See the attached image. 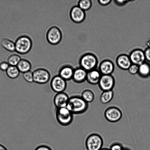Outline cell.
<instances>
[{
  "instance_id": "1",
  "label": "cell",
  "mask_w": 150,
  "mask_h": 150,
  "mask_svg": "<svg viewBox=\"0 0 150 150\" xmlns=\"http://www.w3.org/2000/svg\"><path fill=\"white\" fill-rule=\"evenodd\" d=\"M88 103L80 96L73 95L69 97L66 108L73 114H83L88 110Z\"/></svg>"
},
{
  "instance_id": "2",
  "label": "cell",
  "mask_w": 150,
  "mask_h": 150,
  "mask_svg": "<svg viewBox=\"0 0 150 150\" xmlns=\"http://www.w3.org/2000/svg\"><path fill=\"white\" fill-rule=\"evenodd\" d=\"M104 139L102 135L98 132L89 134L85 140V146L87 150H100L103 147Z\"/></svg>"
},
{
  "instance_id": "3",
  "label": "cell",
  "mask_w": 150,
  "mask_h": 150,
  "mask_svg": "<svg viewBox=\"0 0 150 150\" xmlns=\"http://www.w3.org/2000/svg\"><path fill=\"white\" fill-rule=\"evenodd\" d=\"M80 67L87 71L96 69L98 64V59L94 54L90 52L82 54L79 60Z\"/></svg>"
},
{
  "instance_id": "4",
  "label": "cell",
  "mask_w": 150,
  "mask_h": 150,
  "mask_svg": "<svg viewBox=\"0 0 150 150\" xmlns=\"http://www.w3.org/2000/svg\"><path fill=\"white\" fill-rule=\"evenodd\" d=\"M32 41L30 38L26 35H22L18 37L15 42V51L20 54H25L31 50Z\"/></svg>"
},
{
  "instance_id": "5",
  "label": "cell",
  "mask_w": 150,
  "mask_h": 150,
  "mask_svg": "<svg viewBox=\"0 0 150 150\" xmlns=\"http://www.w3.org/2000/svg\"><path fill=\"white\" fill-rule=\"evenodd\" d=\"M55 116L57 122L63 126L69 125L73 120V114L66 107L56 109Z\"/></svg>"
},
{
  "instance_id": "6",
  "label": "cell",
  "mask_w": 150,
  "mask_h": 150,
  "mask_svg": "<svg viewBox=\"0 0 150 150\" xmlns=\"http://www.w3.org/2000/svg\"><path fill=\"white\" fill-rule=\"evenodd\" d=\"M46 38L47 42L50 44L57 45L62 40V31L58 27L55 26H52L47 32Z\"/></svg>"
},
{
  "instance_id": "7",
  "label": "cell",
  "mask_w": 150,
  "mask_h": 150,
  "mask_svg": "<svg viewBox=\"0 0 150 150\" xmlns=\"http://www.w3.org/2000/svg\"><path fill=\"white\" fill-rule=\"evenodd\" d=\"M122 112L118 108L111 106L107 108L104 112V116L106 119L111 122H115L120 120L122 117Z\"/></svg>"
},
{
  "instance_id": "8",
  "label": "cell",
  "mask_w": 150,
  "mask_h": 150,
  "mask_svg": "<svg viewBox=\"0 0 150 150\" xmlns=\"http://www.w3.org/2000/svg\"><path fill=\"white\" fill-rule=\"evenodd\" d=\"M33 82L39 84H44L48 82L50 78L49 71L45 68H39L33 71Z\"/></svg>"
},
{
  "instance_id": "9",
  "label": "cell",
  "mask_w": 150,
  "mask_h": 150,
  "mask_svg": "<svg viewBox=\"0 0 150 150\" xmlns=\"http://www.w3.org/2000/svg\"><path fill=\"white\" fill-rule=\"evenodd\" d=\"M115 84V80L112 75H102L98 85L102 91L112 90Z\"/></svg>"
},
{
  "instance_id": "10",
  "label": "cell",
  "mask_w": 150,
  "mask_h": 150,
  "mask_svg": "<svg viewBox=\"0 0 150 150\" xmlns=\"http://www.w3.org/2000/svg\"><path fill=\"white\" fill-rule=\"evenodd\" d=\"M52 89L57 93L63 92L67 87V81L58 75L54 76L50 82Z\"/></svg>"
},
{
  "instance_id": "11",
  "label": "cell",
  "mask_w": 150,
  "mask_h": 150,
  "mask_svg": "<svg viewBox=\"0 0 150 150\" xmlns=\"http://www.w3.org/2000/svg\"><path fill=\"white\" fill-rule=\"evenodd\" d=\"M69 16L71 19L74 22L80 23L85 20L86 15L85 11L77 5L73 6L71 8Z\"/></svg>"
},
{
  "instance_id": "12",
  "label": "cell",
  "mask_w": 150,
  "mask_h": 150,
  "mask_svg": "<svg viewBox=\"0 0 150 150\" xmlns=\"http://www.w3.org/2000/svg\"><path fill=\"white\" fill-rule=\"evenodd\" d=\"M132 64L139 66L145 62L146 58L144 51L136 49L132 51L129 55Z\"/></svg>"
},
{
  "instance_id": "13",
  "label": "cell",
  "mask_w": 150,
  "mask_h": 150,
  "mask_svg": "<svg viewBox=\"0 0 150 150\" xmlns=\"http://www.w3.org/2000/svg\"><path fill=\"white\" fill-rule=\"evenodd\" d=\"M69 97L64 92L57 93L54 96L53 102L56 109L66 107Z\"/></svg>"
},
{
  "instance_id": "14",
  "label": "cell",
  "mask_w": 150,
  "mask_h": 150,
  "mask_svg": "<svg viewBox=\"0 0 150 150\" xmlns=\"http://www.w3.org/2000/svg\"><path fill=\"white\" fill-rule=\"evenodd\" d=\"M115 69V65L113 62L108 59L103 60L100 63L98 70L102 75L112 74Z\"/></svg>"
},
{
  "instance_id": "15",
  "label": "cell",
  "mask_w": 150,
  "mask_h": 150,
  "mask_svg": "<svg viewBox=\"0 0 150 150\" xmlns=\"http://www.w3.org/2000/svg\"><path fill=\"white\" fill-rule=\"evenodd\" d=\"M74 69L71 66L66 64L59 69L58 75L66 81L72 79Z\"/></svg>"
},
{
  "instance_id": "16",
  "label": "cell",
  "mask_w": 150,
  "mask_h": 150,
  "mask_svg": "<svg viewBox=\"0 0 150 150\" xmlns=\"http://www.w3.org/2000/svg\"><path fill=\"white\" fill-rule=\"evenodd\" d=\"M117 66L120 69L127 70L132 64L129 56L125 54H121L118 55L116 60Z\"/></svg>"
},
{
  "instance_id": "17",
  "label": "cell",
  "mask_w": 150,
  "mask_h": 150,
  "mask_svg": "<svg viewBox=\"0 0 150 150\" xmlns=\"http://www.w3.org/2000/svg\"><path fill=\"white\" fill-rule=\"evenodd\" d=\"M87 72L81 67H77L74 69L72 79L76 83H83L86 80Z\"/></svg>"
},
{
  "instance_id": "18",
  "label": "cell",
  "mask_w": 150,
  "mask_h": 150,
  "mask_svg": "<svg viewBox=\"0 0 150 150\" xmlns=\"http://www.w3.org/2000/svg\"><path fill=\"white\" fill-rule=\"evenodd\" d=\"M102 75L98 69L91 70L87 71L86 81L91 85L98 84Z\"/></svg>"
},
{
  "instance_id": "19",
  "label": "cell",
  "mask_w": 150,
  "mask_h": 150,
  "mask_svg": "<svg viewBox=\"0 0 150 150\" xmlns=\"http://www.w3.org/2000/svg\"><path fill=\"white\" fill-rule=\"evenodd\" d=\"M138 74L141 78L146 79L150 77V64L145 62L139 66Z\"/></svg>"
},
{
  "instance_id": "20",
  "label": "cell",
  "mask_w": 150,
  "mask_h": 150,
  "mask_svg": "<svg viewBox=\"0 0 150 150\" xmlns=\"http://www.w3.org/2000/svg\"><path fill=\"white\" fill-rule=\"evenodd\" d=\"M20 72L24 73L31 71L32 65L30 62L25 59H21L17 65Z\"/></svg>"
},
{
  "instance_id": "21",
  "label": "cell",
  "mask_w": 150,
  "mask_h": 150,
  "mask_svg": "<svg viewBox=\"0 0 150 150\" xmlns=\"http://www.w3.org/2000/svg\"><path fill=\"white\" fill-rule=\"evenodd\" d=\"M114 95L112 90L102 91L100 96V101L103 104H107L112 100Z\"/></svg>"
},
{
  "instance_id": "22",
  "label": "cell",
  "mask_w": 150,
  "mask_h": 150,
  "mask_svg": "<svg viewBox=\"0 0 150 150\" xmlns=\"http://www.w3.org/2000/svg\"><path fill=\"white\" fill-rule=\"evenodd\" d=\"M80 96L84 100L88 103L92 102L95 96L93 91L89 88L84 89L82 91Z\"/></svg>"
},
{
  "instance_id": "23",
  "label": "cell",
  "mask_w": 150,
  "mask_h": 150,
  "mask_svg": "<svg viewBox=\"0 0 150 150\" xmlns=\"http://www.w3.org/2000/svg\"><path fill=\"white\" fill-rule=\"evenodd\" d=\"M0 43L3 47L7 50L11 52L15 51V42L11 40L4 38L1 40Z\"/></svg>"
},
{
  "instance_id": "24",
  "label": "cell",
  "mask_w": 150,
  "mask_h": 150,
  "mask_svg": "<svg viewBox=\"0 0 150 150\" xmlns=\"http://www.w3.org/2000/svg\"><path fill=\"white\" fill-rule=\"evenodd\" d=\"M5 72L7 76L9 78L13 79L18 77L20 73L16 66L10 65Z\"/></svg>"
},
{
  "instance_id": "25",
  "label": "cell",
  "mask_w": 150,
  "mask_h": 150,
  "mask_svg": "<svg viewBox=\"0 0 150 150\" xmlns=\"http://www.w3.org/2000/svg\"><path fill=\"white\" fill-rule=\"evenodd\" d=\"M21 59V57L18 54H13L8 57L7 62L10 66H17Z\"/></svg>"
},
{
  "instance_id": "26",
  "label": "cell",
  "mask_w": 150,
  "mask_h": 150,
  "mask_svg": "<svg viewBox=\"0 0 150 150\" xmlns=\"http://www.w3.org/2000/svg\"><path fill=\"white\" fill-rule=\"evenodd\" d=\"M92 5V2L90 0H79L78 4V6L84 11L90 9Z\"/></svg>"
},
{
  "instance_id": "27",
  "label": "cell",
  "mask_w": 150,
  "mask_h": 150,
  "mask_svg": "<svg viewBox=\"0 0 150 150\" xmlns=\"http://www.w3.org/2000/svg\"><path fill=\"white\" fill-rule=\"evenodd\" d=\"M125 145L118 141H114L111 143L109 148L110 150H123Z\"/></svg>"
},
{
  "instance_id": "28",
  "label": "cell",
  "mask_w": 150,
  "mask_h": 150,
  "mask_svg": "<svg viewBox=\"0 0 150 150\" xmlns=\"http://www.w3.org/2000/svg\"><path fill=\"white\" fill-rule=\"evenodd\" d=\"M23 76L24 80L27 82L30 83L33 82V73L31 71L24 73Z\"/></svg>"
},
{
  "instance_id": "29",
  "label": "cell",
  "mask_w": 150,
  "mask_h": 150,
  "mask_svg": "<svg viewBox=\"0 0 150 150\" xmlns=\"http://www.w3.org/2000/svg\"><path fill=\"white\" fill-rule=\"evenodd\" d=\"M139 66L132 64L127 70L131 74L134 75L138 73Z\"/></svg>"
},
{
  "instance_id": "30",
  "label": "cell",
  "mask_w": 150,
  "mask_h": 150,
  "mask_svg": "<svg viewBox=\"0 0 150 150\" xmlns=\"http://www.w3.org/2000/svg\"><path fill=\"white\" fill-rule=\"evenodd\" d=\"M34 150H52V149L50 146L47 145L41 144L38 146Z\"/></svg>"
},
{
  "instance_id": "31",
  "label": "cell",
  "mask_w": 150,
  "mask_h": 150,
  "mask_svg": "<svg viewBox=\"0 0 150 150\" xmlns=\"http://www.w3.org/2000/svg\"><path fill=\"white\" fill-rule=\"evenodd\" d=\"M10 65L7 62H3L0 63V70L2 71H6Z\"/></svg>"
},
{
  "instance_id": "32",
  "label": "cell",
  "mask_w": 150,
  "mask_h": 150,
  "mask_svg": "<svg viewBox=\"0 0 150 150\" xmlns=\"http://www.w3.org/2000/svg\"><path fill=\"white\" fill-rule=\"evenodd\" d=\"M146 60L150 62V47H147L144 51Z\"/></svg>"
},
{
  "instance_id": "33",
  "label": "cell",
  "mask_w": 150,
  "mask_h": 150,
  "mask_svg": "<svg viewBox=\"0 0 150 150\" xmlns=\"http://www.w3.org/2000/svg\"><path fill=\"white\" fill-rule=\"evenodd\" d=\"M115 3L117 5L119 6H122L124 5L128 2L129 1V0H114Z\"/></svg>"
},
{
  "instance_id": "34",
  "label": "cell",
  "mask_w": 150,
  "mask_h": 150,
  "mask_svg": "<svg viewBox=\"0 0 150 150\" xmlns=\"http://www.w3.org/2000/svg\"><path fill=\"white\" fill-rule=\"evenodd\" d=\"M111 0H98V1L99 4L103 6H106L109 4L111 1Z\"/></svg>"
},
{
  "instance_id": "35",
  "label": "cell",
  "mask_w": 150,
  "mask_h": 150,
  "mask_svg": "<svg viewBox=\"0 0 150 150\" xmlns=\"http://www.w3.org/2000/svg\"><path fill=\"white\" fill-rule=\"evenodd\" d=\"M146 45L148 47H150V37L147 39L146 42Z\"/></svg>"
},
{
  "instance_id": "36",
  "label": "cell",
  "mask_w": 150,
  "mask_h": 150,
  "mask_svg": "<svg viewBox=\"0 0 150 150\" xmlns=\"http://www.w3.org/2000/svg\"><path fill=\"white\" fill-rule=\"evenodd\" d=\"M0 150H8L3 145L0 144Z\"/></svg>"
},
{
  "instance_id": "37",
  "label": "cell",
  "mask_w": 150,
  "mask_h": 150,
  "mask_svg": "<svg viewBox=\"0 0 150 150\" xmlns=\"http://www.w3.org/2000/svg\"><path fill=\"white\" fill-rule=\"evenodd\" d=\"M123 150H132V149L127 146L125 145Z\"/></svg>"
},
{
  "instance_id": "38",
  "label": "cell",
  "mask_w": 150,
  "mask_h": 150,
  "mask_svg": "<svg viewBox=\"0 0 150 150\" xmlns=\"http://www.w3.org/2000/svg\"><path fill=\"white\" fill-rule=\"evenodd\" d=\"M100 150H110L109 148L103 147Z\"/></svg>"
}]
</instances>
